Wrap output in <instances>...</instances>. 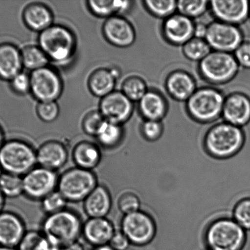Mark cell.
<instances>
[{"instance_id": "cell-1", "label": "cell", "mask_w": 250, "mask_h": 250, "mask_svg": "<svg viewBox=\"0 0 250 250\" xmlns=\"http://www.w3.org/2000/svg\"><path fill=\"white\" fill-rule=\"evenodd\" d=\"M83 222L80 215L66 208L56 214L46 215L41 224V232L58 248L77 242L82 234Z\"/></svg>"}, {"instance_id": "cell-2", "label": "cell", "mask_w": 250, "mask_h": 250, "mask_svg": "<svg viewBox=\"0 0 250 250\" xmlns=\"http://www.w3.org/2000/svg\"><path fill=\"white\" fill-rule=\"evenodd\" d=\"M245 139L241 127L224 122L208 131L205 139V148L215 158H227L241 150Z\"/></svg>"}, {"instance_id": "cell-3", "label": "cell", "mask_w": 250, "mask_h": 250, "mask_svg": "<svg viewBox=\"0 0 250 250\" xmlns=\"http://www.w3.org/2000/svg\"><path fill=\"white\" fill-rule=\"evenodd\" d=\"M38 43L49 61L58 63L70 60L76 48L72 32L65 26L55 24L39 34Z\"/></svg>"}, {"instance_id": "cell-4", "label": "cell", "mask_w": 250, "mask_h": 250, "mask_svg": "<svg viewBox=\"0 0 250 250\" xmlns=\"http://www.w3.org/2000/svg\"><path fill=\"white\" fill-rule=\"evenodd\" d=\"M0 164L4 172L23 177L38 166L36 150L22 140L6 141L0 148Z\"/></svg>"}, {"instance_id": "cell-5", "label": "cell", "mask_w": 250, "mask_h": 250, "mask_svg": "<svg viewBox=\"0 0 250 250\" xmlns=\"http://www.w3.org/2000/svg\"><path fill=\"white\" fill-rule=\"evenodd\" d=\"M99 185L94 171L74 167L59 175L57 190L68 203L83 202Z\"/></svg>"}, {"instance_id": "cell-6", "label": "cell", "mask_w": 250, "mask_h": 250, "mask_svg": "<svg viewBox=\"0 0 250 250\" xmlns=\"http://www.w3.org/2000/svg\"><path fill=\"white\" fill-rule=\"evenodd\" d=\"M225 97L219 90L203 87L196 90L186 102L190 116L200 123H210L222 116Z\"/></svg>"}, {"instance_id": "cell-7", "label": "cell", "mask_w": 250, "mask_h": 250, "mask_svg": "<svg viewBox=\"0 0 250 250\" xmlns=\"http://www.w3.org/2000/svg\"><path fill=\"white\" fill-rule=\"evenodd\" d=\"M246 239V230L234 220L228 219L213 222L205 234L210 250H241Z\"/></svg>"}, {"instance_id": "cell-8", "label": "cell", "mask_w": 250, "mask_h": 250, "mask_svg": "<svg viewBox=\"0 0 250 250\" xmlns=\"http://www.w3.org/2000/svg\"><path fill=\"white\" fill-rule=\"evenodd\" d=\"M239 67L234 55L217 51H212L199 63L201 75L214 84L230 82L236 77Z\"/></svg>"}, {"instance_id": "cell-9", "label": "cell", "mask_w": 250, "mask_h": 250, "mask_svg": "<svg viewBox=\"0 0 250 250\" xmlns=\"http://www.w3.org/2000/svg\"><path fill=\"white\" fill-rule=\"evenodd\" d=\"M22 178L23 194L31 200L41 202L46 196L57 190V172L41 166H36Z\"/></svg>"}, {"instance_id": "cell-10", "label": "cell", "mask_w": 250, "mask_h": 250, "mask_svg": "<svg viewBox=\"0 0 250 250\" xmlns=\"http://www.w3.org/2000/svg\"><path fill=\"white\" fill-rule=\"evenodd\" d=\"M30 75V92L39 102H56L63 92L60 75L52 68L45 67L33 71Z\"/></svg>"}, {"instance_id": "cell-11", "label": "cell", "mask_w": 250, "mask_h": 250, "mask_svg": "<svg viewBox=\"0 0 250 250\" xmlns=\"http://www.w3.org/2000/svg\"><path fill=\"white\" fill-rule=\"evenodd\" d=\"M121 231L126 235L131 244L144 246L153 239L156 234L154 220L145 212L136 211L124 215L121 220Z\"/></svg>"}, {"instance_id": "cell-12", "label": "cell", "mask_w": 250, "mask_h": 250, "mask_svg": "<svg viewBox=\"0 0 250 250\" xmlns=\"http://www.w3.org/2000/svg\"><path fill=\"white\" fill-rule=\"evenodd\" d=\"M205 40L213 51L231 53L243 42V35L237 26L215 21L207 25Z\"/></svg>"}, {"instance_id": "cell-13", "label": "cell", "mask_w": 250, "mask_h": 250, "mask_svg": "<svg viewBox=\"0 0 250 250\" xmlns=\"http://www.w3.org/2000/svg\"><path fill=\"white\" fill-rule=\"evenodd\" d=\"M209 7L217 21L237 26L250 16L248 0H214L209 2Z\"/></svg>"}, {"instance_id": "cell-14", "label": "cell", "mask_w": 250, "mask_h": 250, "mask_svg": "<svg viewBox=\"0 0 250 250\" xmlns=\"http://www.w3.org/2000/svg\"><path fill=\"white\" fill-rule=\"evenodd\" d=\"M99 111L107 121L122 125L133 113V102L122 92L114 91L102 98Z\"/></svg>"}, {"instance_id": "cell-15", "label": "cell", "mask_w": 250, "mask_h": 250, "mask_svg": "<svg viewBox=\"0 0 250 250\" xmlns=\"http://www.w3.org/2000/svg\"><path fill=\"white\" fill-rule=\"evenodd\" d=\"M27 231L23 220L11 210L0 212V246L17 249Z\"/></svg>"}, {"instance_id": "cell-16", "label": "cell", "mask_w": 250, "mask_h": 250, "mask_svg": "<svg viewBox=\"0 0 250 250\" xmlns=\"http://www.w3.org/2000/svg\"><path fill=\"white\" fill-rule=\"evenodd\" d=\"M195 25L192 19L175 13L165 19L162 26L163 35L172 45L183 46L194 37Z\"/></svg>"}, {"instance_id": "cell-17", "label": "cell", "mask_w": 250, "mask_h": 250, "mask_svg": "<svg viewBox=\"0 0 250 250\" xmlns=\"http://www.w3.org/2000/svg\"><path fill=\"white\" fill-rule=\"evenodd\" d=\"M102 31L106 40L117 47H128L136 39V31L132 24L119 16L107 19L103 25Z\"/></svg>"}, {"instance_id": "cell-18", "label": "cell", "mask_w": 250, "mask_h": 250, "mask_svg": "<svg viewBox=\"0 0 250 250\" xmlns=\"http://www.w3.org/2000/svg\"><path fill=\"white\" fill-rule=\"evenodd\" d=\"M222 116L225 122L241 127L250 122V98L234 92L225 98Z\"/></svg>"}, {"instance_id": "cell-19", "label": "cell", "mask_w": 250, "mask_h": 250, "mask_svg": "<svg viewBox=\"0 0 250 250\" xmlns=\"http://www.w3.org/2000/svg\"><path fill=\"white\" fill-rule=\"evenodd\" d=\"M38 166L57 171L67 164L68 151L65 144L55 140L44 142L36 150Z\"/></svg>"}, {"instance_id": "cell-20", "label": "cell", "mask_w": 250, "mask_h": 250, "mask_svg": "<svg viewBox=\"0 0 250 250\" xmlns=\"http://www.w3.org/2000/svg\"><path fill=\"white\" fill-rule=\"evenodd\" d=\"M116 231L107 217L88 218L83 222L82 236L88 244L95 247L109 244Z\"/></svg>"}, {"instance_id": "cell-21", "label": "cell", "mask_w": 250, "mask_h": 250, "mask_svg": "<svg viewBox=\"0 0 250 250\" xmlns=\"http://www.w3.org/2000/svg\"><path fill=\"white\" fill-rule=\"evenodd\" d=\"M83 203L84 212L89 218L107 217L113 205L111 193L102 185H98Z\"/></svg>"}, {"instance_id": "cell-22", "label": "cell", "mask_w": 250, "mask_h": 250, "mask_svg": "<svg viewBox=\"0 0 250 250\" xmlns=\"http://www.w3.org/2000/svg\"><path fill=\"white\" fill-rule=\"evenodd\" d=\"M165 85L170 96L180 102H187L197 90L193 78L182 70L171 73L166 78Z\"/></svg>"}, {"instance_id": "cell-23", "label": "cell", "mask_w": 250, "mask_h": 250, "mask_svg": "<svg viewBox=\"0 0 250 250\" xmlns=\"http://www.w3.org/2000/svg\"><path fill=\"white\" fill-rule=\"evenodd\" d=\"M23 67L21 51L13 44L0 43V79L10 82Z\"/></svg>"}, {"instance_id": "cell-24", "label": "cell", "mask_w": 250, "mask_h": 250, "mask_svg": "<svg viewBox=\"0 0 250 250\" xmlns=\"http://www.w3.org/2000/svg\"><path fill=\"white\" fill-rule=\"evenodd\" d=\"M99 146L90 141H81L73 146L72 158L75 167L88 170H94L102 160Z\"/></svg>"}, {"instance_id": "cell-25", "label": "cell", "mask_w": 250, "mask_h": 250, "mask_svg": "<svg viewBox=\"0 0 250 250\" xmlns=\"http://www.w3.org/2000/svg\"><path fill=\"white\" fill-rule=\"evenodd\" d=\"M23 19L29 29L41 33L53 25V16L51 10L45 4L33 3L24 9Z\"/></svg>"}, {"instance_id": "cell-26", "label": "cell", "mask_w": 250, "mask_h": 250, "mask_svg": "<svg viewBox=\"0 0 250 250\" xmlns=\"http://www.w3.org/2000/svg\"><path fill=\"white\" fill-rule=\"evenodd\" d=\"M167 108L165 98L153 90H148L139 102V111L146 121H161Z\"/></svg>"}, {"instance_id": "cell-27", "label": "cell", "mask_w": 250, "mask_h": 250, "mask_svg": "<svg viewBox=\"0 0 250 250\" xmlns=\"http://www.w3.org/2000/svg\"><path fill=\"white\" fill-rule=\"evenodd\" d=\"M116 78L109 68H99L91 75L88 86L95 97L102 99L114 91Z\"/></svg>"}, {"instance_id": "cell-28", "label": "cell", "mask_w": 250, "mask_h": 250, "mask_svg": "<svg viewBox=\"0 0 250 250\" xmlns=\"http://www.w3.org/2000/svg\"><path fill=\"white\" fill-rule=\"evenodd\" d=\"M90 11L95 16L107 19L124 13L131 9V1H106V0H91L87 2Z\"/></svg>"}, {"instance_id": "cell-29", "label": "cell", "mask_w": 250, "mask_h": 250, "mask_svg": "<svg viewBox=\"0 0 250 250\" xmlns=\"http://www.w3.org/2000/svg\"><path fill=\"white\" fill-rule=\"evenodd\" d=\"M123 136V128L121 125L107 121L95 137L103 148L112 149L119 146Z\"/></svg>"}, {"instance_id": "cell-30", "label": "cell", "mask_w": 250, "mask_h": 250, "mask_svg": "<svg viewBox=\"0 0 250 250\" xmlns=\"http://www.w3.org/2000/svg\"><path fill=\"white\" fill-rule=\"evenodd\" d=\"M21 56L23 67L32 72L47 67L50 61L39 46H25L21 50Z\"/></svg>"}, {"instance_id": "cell-31", "label": "cell", "mask_w": 250, "mask_h": 250, "mask_svg": "<svg viewBox=\"0 0 250 250\" xmlns=\"http://www.w3.org/2000/svg\"><path fill=\"white\" fill-rule=\"evenodd\" d=\"M17 250H61L53 246L41 231H27Z\"/></svg>"}, {"instance_id": "cell-32", "label": "cell", "mask_w": 250, "mask_h": 250, "mask_svg": "<svg viewBox=\"0 0 250 250\" xmlns=\"http://www.w3.org/2000/svg\"><path fill=\"white\" fill-rule=\"evenodd\" d=\"M0 191L5 198H16L23 194V178L4 172L0 177Z\"/></svg>"}, {"instance_id": "cell-33", "label": "cell", "mask_w": 250, "mask_h": 250, "mask_svg": "<svg viewBox=\"0 0 250 250\" xmlns=\"http://www.w3.org/2000/svg\"><path fill=\"white\" fill-rule=\"evenodd\" d=\"M182 46L183 55L188 60L198 61L199 62L212 51L211 48L205 39L197 38L195 37Z\"/></svg>"}, {"instance_id": "cell-34", "label": "cell", "mask_w": 250, "mask_h": 250, "mask_svg": "<svg viewBox=\"0 0 250 250\" xmlns=\"http://www.w3.org/2000/svg\"><path fill=\"white\" fill-rule=\"evenodd\" d=\"M121 88V92L132 102H139L148 91L146 82L137 76L127 78L122 83Z\"/></svg>"}, {"instance_id": "cell-35", "label": "cell", "mask_w": 250, "mask_h": 250, "mask_svg": "<svg viewBox=\"0 0 250 250\" xmlns=\"http://www.w3.org/2000/svg\"><path fill=\"white\" fill-rule=\"evenodd\" d=\"M144 5L153 16L158 18L167 19L177 11L175 0H146Z\"/></svg>"}, {"instance_id": "cell-36", "label": "cell", "mask_w": 250, "mask_h": 250, "mask_svg": "<svg viewBox=\"0 0 250 250\" xmlns=\"http://www.w3.org/2000/svg\"><path fill=\"white\" fill-rule=\"evenodd\" d=\"M206 0H180L177 1V11L188 18H198L206 12L209 7Z\"/></svg>"}, {"instance_id": "cell-37", "label": "cell", "mask_w": 250, "mask_h": 250, "mask_svg": "<svg viewBox=\"0 0 250 250\" xmlns=\"http://www.w3.org/2000/svg\"><path fill=\"white\" fill-rule=\"evenodd\" d=\"M41 203L42 209L48 215L66 209L68 202L58 190H56L44 198Z\"/></svg>"}, {"instance_id": "cell-38", "label": "cell", "mask_w": 250, "mask_h": 250, "mask_svg": "<svg viewBox=\"0 0 250 250\" xmlns=\"http://www.w3.org/2000/svg\"><path fill=\"white\" fill-rule=\"evenodd\" d=\"M117 207L124 215L139 210L140 200L136 193L131 190L122 191L117 196Z\"/></svg>"}, {"instance_id": "cell-39", "label": "cell", "mask_w": 250, "mask_h": 250, "mask_svg": "<svg viewBox=\"0 0 250 250\" xmlns=\"http://www.w3.org/2000/svg\"><path fill=\"white\" fill-rule=\"evenodd\" d=\"M106 122V119L100 111L90 112L83 119L82 123L83 131L89 136L95 137Z\"/></svg>"}, {"instance_id": "cell-40", "label": "cell", "mask_w": 250, "mask_h": 250, "mask_svg": "<svg viewBox=\"0 0 250 250\" xmlns=\"http://www.w3.org/2000/svg\"><path fill=\"white\" fill-rule=\"evenodd\" d=\"M234 220L242 229L250 230V198L239 201L234 210Z\"/></svg>"}, {"instance_id": "cell-41", "label": "cell", "mask_w": 250, "mask_h": 250, "mask_svg": "<svg viewBox=\"0 0 250 250\" xmlns=\"http://www.w3.org/2000/svg\"><path fill=\"white\" fill-rule=\"evenodd\" d=\"M36 110L39 119L46 123L55 121L60 114V108L56 102H39Z\"/></svg>"}, {"instance_id": "cell-42", "label": "cell", "mask_w": 250, "mask_h": 250, "mask_svg": "<svg viewBox=\"0 0 250 250\" xmlns=\"http://www.w3.org/2000/svg\"><path fill=\"white\" fill-rule=\"evenodd\" d=\"M163 130L161 121H145L141 126L142 134L149 141H155L160 138Z\"/></svg>"}, {"instance_id": "cell-43", "label": "cell", "mask_w": 250, "mask_h": 250, "mask_svg": "<svg viewBox=\"0 0 250 250\" xmlns=\"http://www.w3.org/2000/svg\"><path fill=\"white\" fill-rule=\"evenodd\" d=\"M11 89L14 92L19 95H24L30 92V75L26 73L21 72L16 75L13 79L10 81Z\"/></svg>"}, {"instance_id": "cell-44", "label": "cell", "mask_w": 250, "mask_h": 250, "mask_svg": "<svg viewBox=\"0 0 250 250\" xmlns=\"http://www.w3.org/2000/svg\"><path fill=\"white\" fill-rule=\"evenodd\" d=\"M234 53L240 67L250 69V42H243Z\"/></svg>"}, {"instance_id": "cell-45", "label": "cell", "mask_w": 250, "mask_h": 250, "mask_svg": "<svg viewBox=\"0 0 250 250\" xmlns=\"http://www.w3.org/2000/svg\"><path fill=\"white\" fill-rule=\"evenodd\" d=\"M109 244L114 250H126L131 244L126 235L120 230L114 232Z\"/></svg>"}, {"instance_id": "cell-46", "label": "cell", "mask_w": 250, "mask_h": 250, "mask_svg": "<svg viewBox=\"0 0 250 250\" xmlns=\"http://www.w3.org/2000/svg\"><path fill=\"white\" fill-rule=\"evenodd\" d=\"M207 25L203 23H197L195 25V38L205 39L207 33Z\"/></svg>"}, {"instance_id": "cell-47", "label": "cell", "mask_w": 250, "mask_h": 250, "mask_svg": "<svg viewBox=\"0 0 250 250\" xmlns=\"http://www.w3.org/2000/svg\"><path fill=\"white\" fill-rule=\"evenodd\" d=\"M61 250H86L84 246L80 242L77 241L67 246L63 247Z\"/></svg>"}, {"instance_id": "cell-48", "label": "cell", "mask_w": 250, "mask_h": 250, "mask_svg": "<svg viewBox=\"0 0 250 250\" xmlns=\"http://www.w3.org/2000/svg\"><path fill=\"white\" fill-rule=\"evenodd\" d=\"M93 250H114L109 244L104 245V246L94 247Z\"/></svg>"}, {"instance_id": "cell-49", "label": "cell", "mask_w": 250, "mask_h": 250, "mask_svg": "<svg viewBox=\"0 0 250 250\" xmlns=\"http://www.w3.org/2000/svg\"><path fill=\"white\" fill-rule=\"evenodd\" d=\"M5 198L3 195L2 194L1 191H0V212L3 210L5 203Z\"/></svg>"}, {"instance_id": "cell-50", "label": "cell", "mask_w": 250, "mask_h": 250, "mask_svg": "<svg viewBox=\"0 0 250 250\" xmlns=\"http://www.w3.org/2000/svg\"><path fill=\"white\" fill-rule=\"evenodd\" d=\"M4 139V134L3 130H2V127L0 126V148H1L2 145L4 144L5 142Z\"/></svg>"}, {"instance_id": "cell-51", "label": "cell", "mask_w": 250, "mask_h": 250, "mask_svg": "<svg viewBox=\"0 0 250 250\" xmlns=\"http://www.w3.org/2000/svg\"><path fill=\"white\" fill-rule=\"evenodd\" d=\"M0 250H17V249L14 248H10V247L0 246Z\"/></svg>"}, {"instance_id": "cell-52", "label": "cell", "mask_w": 250, "mask_h": 250, "mask_svg": "<svg viewBox=\"0 0 250 250\" xmlns=\"http://www.w3.org/2000/svg\"><path fill=\"white\" fill-rule=\"evenodd\" d=\"M3 173H4V171H3V170H2L1 164H0V177H1L2 174Z\"/></svg>"}]
</instances>
